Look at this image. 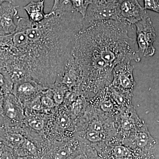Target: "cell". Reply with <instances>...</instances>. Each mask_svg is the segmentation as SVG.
Returning a JSON list of instances; mask_svg holds the SVG:
<instances>
[{
	"label": "cell",
	"mask_w": 159,
	"mask_h": 159,
	"mask_svg": "<svg viewBox=\"0 0 159 159\" xmlns=\"http://www.w3.org/2000/svg\"><path fill=\"white\" fill-rule=\"evenodd\" d=\"M48 14L39 23L19 17L10 38L12 62L34 81L51 89L62 77L84 20L70 0H64Z\"/></svg>",
	"instance_id": "6da1fadb"
},
{
	"label": "cell",
	"mask_w": 159,
	"mask_h": 159,
	"mask_svg": "<svg viewBox=\"0 0 159 159\" xmlns=\"http://www.w3.org/2000/svg\"><path fill=\"white\" fill-rule=\"evenodd\" d=\"M130 27L119 21L105 20L92 23L78 32L71 55L80 68L81 84L85 90L98 93L110 85L117 65L141 61L136 40L128 35Z\"/></svg>",
	"instance_id": "7a4b0ae2"
},
{
	"label": "cell",
	"mask_w": 159,
	"mask_h": 159,
	"mask_svg": "<svg viewBox=\"0 0 159 159\" xmlns=\"http://www.w3.org/2000/svg\"><path fill=\"white\" fill-rule=\"evenodd\" d=\"M80 144L74 136L70 139L47 141L41 146L37 159H69Z\"/></svg>",
	"instance_id": "3957f363"
},
{
	"label": "cell",
	"mask_w": 159,
	"mask_h": 159,
	"mask_svg": "<svg viewBox=\"0 0 159 159\" xmlns=\"http://www.w3.org/2000/svg\"><path fill=\"white\" fill-rule=\"evenodd\" d=\"M135 25L136 27L137 52L140 57H152L155 54L153 46L157 39V34L151 20L148 15L140 20Z\"/></svg>",
	"instance_id": "277c9868"
},
{
	"label": "cell",
	"mask_w": 159,
	"mask_h": 159,
	"mask_svg": "<svg viewBox=\"0 0 159 159\" xmlns=\"http://www.w3.org/2000/svg\"><path fill=\"white\" fill-rule=\"evenodd\" d=\"M118 0L100 1L93 0L89 6L84 20L86 26L99 21L113 20L118 21Z\"/></svg>",
	"instance_id": "5b68a950"
},
{
	"label": "cell",
	"mask_w": 159,
	"mask_h": 159,
	"mask_svg": "<svg viewBox=\"0 0 159 159\" xmlns=\"http://www.w3.org/2000/svg\"><path fill=\"white\" fill-rule=\"evenodd\" d=\"M131 61H126L117 65L112 71V80L110 85L125 93H131L136 85L134 78V66Z\"/></svg>",
	"instance_id": "8992f818"
},
{
	"label": "cell",
	"mask_w": 159,
	"mask_h": 159,
	"mask_svg": "<svg viewBox=\"0 0 159 159\" xmlns=\"http://www.w3.org/2000/svg\"><path fill=\"white\" fill-rule=\"evenodd\" d=\"M2 116L3 122L10 125L21 124L25 120V110L22 103L12 93L6 94L4 97Z\"/></svg>",
	"instance_id": "52a82bcc"
},
{
	"label": "cell",
	"mask_w": 159,
	"mask_h": 159,
	"mask_svg": "<svg viewBox=\"0 0 159 159\" xmlns=\"http://www.w3.org/2000/svg\"><path fill=\"white\" fill-rule=\"evenodd\" d=\"M23 122L16 125H10L3 122L0 126V142L13 149L16 155L27 139Z\"/></svg>",
	"instance_id": "ba28073f"
},
{
	"label": "cell",
	"mask_w": 159,
	"mask_h": 159,
	"mask_svg": "<svg viewBox=\"0 0 159 159\" xmlns=\"http://www.w3.org/2000/svg\"><path fill=\"white\" fill-rule=\"evenodd\" d=\"M148 15L138 0H118V21L130 26Z\"/></svg>",
	"instance_id": "9c48e42d"
},
{
	"label": "cell",
	"mask_w": 159,
	"mask_h": 159,
	"mask_svg": "<svg viewBox=\"0 0 159 159\" xmlns=\"http://www.w3.org/2000/svg\"><path fill=\"white\" fill-rule=\"evenodd\" d=\"M47 89L48 88L29 78L14 84L12 93L19 99L24 105L38 97Z\"/></svg>",
	"instance_id": "30bf717a"
},
{
	"label": "cell",
	"mask_w": 159,
	"mask_h": 159,
	"mask_svg": "<svg viewBox=\"0 0 159 159\" xmlns=\"http://www.w3.org/2000/svg\"><path fill=\"white\" fill-rule=\"evenodd\" d=\"M125 140H130L137 148L142 150H148L157 143L149 133L147 125L143 122H140L129 133Z\"/></svg>",
	"instance_id": "8fae6325"
},
{
	"label": "cell",
	"mask_w": 159,
	"mask_h": 159,
	"mask_svg": "<svg viewBox=\"0 0 159 159\" xmlns=\"http://www.w3.org/2000/svg\"><path fill=\"white\" fill-rule=\"evenodd\" d=\"M18 7L7 3L0 7V35H10L16 30L17 25L14 19L17 15Z\"/></svg>",
	"instance_id": "7c38bea8"
},
{
	"label": "cell",
	"mask_w": 159,
	"mask_h": 159,
	"mask_svg": "<svg viewBox=\"0 0 159 159\" xmlns=\"http://www.w3.org/2000/svg\"><path fill=\"white\" fill-rule=\"evenodd\" d=\"M50 116L44 114H29L25 115L24 123L28 129L41 135L44 139V132Z\"/></svg>",
	"instance_id": "4fadbf2b"
},
{
	"label": "cell",
	"mask_w": 159,
	"mask_h": 159,
	"mask_svg": "<svg viewBox=\"0 0 159 159\" xmlns=\"http://www.w3.org/2000/svg\"><path fill=\"white\" fill-rule=\"evenodd\" d=\"M44 0L39 2H31L24 7L29 19L34 23H39L44 19L48 14L44 12Z\"/></svg>",
	"instance_id": "5bb4252c"
},
{
	"label": "cell",
	"mask_w": 159,
	"mask_h": 159,
	"mask_svg": "<svg viewBox=\"0 0 159 159\" xmlns=\"http://www.w3.org/2000/svg\"><path fill=\"white\" fill-rule=\"evenodd\" d=\"M40 99L44 114L48 116L54 115L58 107L53 98L52 89H47L43 91L40 94Z\"/></svg>",
	"instance_id": "9a60e30c"
},
{
	"label": "cell",
	"mask_w": 159,
	"mask_h": 159,
	"mask_svg": "<svg viewBox=\"0 0 159 159\" xmlns=\"http://www.w3.org/2000/svg\"><path fill=\"white\" fill-rule=\"evenodd\" d=\"M73 8L80 13L83 18L85 17L89 6L93 0H70Z\"/></svg>",
	"instance_id": "2e32d148"
},
{
	"label": "cell",
	"mask_w": 159,
	"mask_h": 159,
	"mask_svg": "<svg viewBox=\"0 0 159 159\" xmlns=\"http://www.w3.org/2000/svg\"><path fill=\"white\" fill-rule=\"evenodd\" d=\"M16 157L13 149L0 142V159H15Z\"/></svg>",
	"instance_id": "e0dca14e"
},
{
	"label": "cell",
	"mask_w": 159,
	"mask_h": 159,
	"mask_svg": "<svg viewBox=\"0 0 159 159\" xmlns=\"http://www.w3.org/2000/svg\"><path fill=\"white\" fill-rule=\"evenodd\" d=\"M143 1H144V9L145 10H150V11L159 13V0H143Z\"/></svg>",
	"instance_id": "ac0fdd59"
},
{
	"label": "cell",
	"mask_w": 159,
	"mask_h": 159,
	"mask_svg": "<svg viewBox=\"0 0 159 159\" xmlns=\"http://www.w3.org/2000/svg\"><path fill=\"white\" fill-rule=\"evenodd\" d=\"M115 155L119 158H125L129 155V150L126 147L122 145L116 146L114 148Z\"/></svg>",
	"instance_id": "d6986e66"
},
{
	"label": "cell",
	"mask_w": 159,
	"mask_h": 159,
	"mask_svg": "<svg viewBox=\"0 0 159 159\" xmlns=\"http://www.w3.org/2000/svg\"><path fill=\"white\" fill-rule=\"evenodd\" d=\"M6 94L2 86L0 85V115L2 116V105L4 97Z\"/></svg>",
	"instance_id": "ffe728a7"
},
{
	"label": "cell",
	"mask_w": 159,
	"mask_h": 159,
	"mask_svg": "<svg viewBox=\"0 0 159 159\" xmlns=\"http://www.w3.org/2000/svg\"><path fill=\"white\" fill-rule=\"evenodd\" d=\"M15 159H37V158L32 156H17Z\"/></svg>",
	"instance_id": "44dd1931"
},
{
	"label": "cell",
	"mask_w": 159,
	"mask_h": 159,
	"mask_svg": "<svg viewBox=\"0 0 159 159\" xmlns=\"http://www.w3.org/2000/svg\"><path fill=\"white\" fill-rule=\"evenodd\" d=\"M54 4H53V7H52L51 11H54V10L57 9L58 8V6H59L60 4V0H54Z\"/></svg>",
	"instance_id": "7402d4cb"
},
{
	"label": "cell",
	"mask_w": 159,
	"mask_h": 159,
	"mask_svg": "<svg viewBox=\"0 0 159 159\" xmlns=\"http://www.w3.org/2000/svg\"><path fill=\"white\" fill-rule=\"evenodd\" d=\"M16 0H0V7L4 3H8L13 4L15 2Z\"/></svg>",
	"instance_id": "603a6c76"
},
{
	"label": "cell",
	"mask_w": 159,
	"mask_h": 159,
	"mask_svg": "<svg viewBox=\"0 0 159 159\" xmlns=\"http://www.w3.org/2000/svg\"><path fill=\"white\" fill-rule=\"evenodd\" d=\"M97 1H112L114 0H97Z\"/></svg>",
	"instance_id": "cb8c5ba5"
},
{
	"label": "cell",
	"mask_w": 159,
	"mask_h": 159,
	"mask_svg": "<svg viewBox=\"0 0 159 159\" xmlns=\"http://www.w3.org/2000/svg\"><path fill=\"white\" fill-rule=\"evenodd\" d=\"M40 1H43V0H40Z\"/></svg>",
	"instance_id": "d4e9b609"
}]
</instances>
